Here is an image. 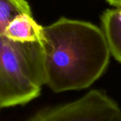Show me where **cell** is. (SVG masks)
<instances>
[{"instance_id": "6da1fadb", "label": "cell", "mask_w": 121, "mask_h": 121, "mask_svg": "<svg viewBox=\"0 0 121 121\" xmlns=\"http://www.w3.org/2000/svg\"><path fill=\"white\" fill-rule=\"evenodd\" d=\"M45 85L55 92L79 90L106 69L111 51L102 29L89 22L61 18L42 28Z\"/></svg>"}, {"instance_id": "7a4b0ae2", "label": "cell", "mask_w": 121, "mask_h": 121, "mask_svg": "<svg viewBox=\"0 0 121 121\" xmlns=\"http://www.w3.org/2000/svg\"><path fill=\"white\" fill-rule=\"evenodd\" d=\"M45 82L41 42L19 43L0 36V108L30 102Z\"/></svg>"}, {"instance_id": "3957f363", "label": "cell", "mask_w": 121, "mask_h": 121, "mask_svg": "<svg viewBox=\"0 0 121 121\" xmlns=\"http://www.w3.org/2000/svg\"><path fill=\"white\" fill-rule=\"evenodd\" d=\"M26 121H121V109L103 91L92 90L76 101L42 109Z\"/></svg>"}, {"instance_id": "277c9868", "label": "cell", "mask_w": 121, "mask_h": 121, "mask_svg": "<svg viewBox=\"0 0 121 121\" xmlns=\"http://www.w3.org/2000/svg\"><path fill=\"white\" fill-rule=\"evenodd\" d=\"M42 28L33 18L32 14L23 13L11 21L3 35L15 42H37L41 40Z\"/></svg>"}, {"instance_id": "5b68a950", "label": "cell", "mask_w": 121, "mask_h": 121, "mask_svg": "<svg viewBox=\"0 0 121 121\" xmlns=\"http://www.w3.org/2000/svg\"><path fill=\"white\" fill-rule=\"evenodd\" d=\"M101 22L111 53L121 62V7L106 10Z\"/></svg>"}, {"instance_id": "8992f818", "label": "cell", "mask_w": 121, "mask_h": 121, "mask_svg": "<svg viewBox=\"0 0 121 121\" xmlns=\"http://www.w3.org/2000/svg\"><path fill=\"white\" fill-rule=\"evenodd\" d=\"M23 13L32 14L26 0H0V36L11 21Z\"/></svg>"}, {"instance_id": "52a82bcc", "label": "cell", "mask_w": 121, "mask_h": 121, "mask_svg": "<svg viewBox=\"0 0 121 121\" xmlns=\"http://www.w3.org/2000/svg\"><path fill=\"white\" fill-rule=\"evenodd\" d=\"M107 1L112 6H116V8L121 7V0H107Z\"/></svg>"}, {"instance_id": "ba28073f", "label": "cell", "mask_w": 121, "mask_h": 121, "mask_svg": "<svg viewBox=\"0 0 121 121\" xmlns=\"http://www.w3.org/2000/svg\"><path fill=\"white\" fill-rule=\"evenodd\" d=\"M0 110H1V108H0Z\"/></svg>"}]
</instances>
